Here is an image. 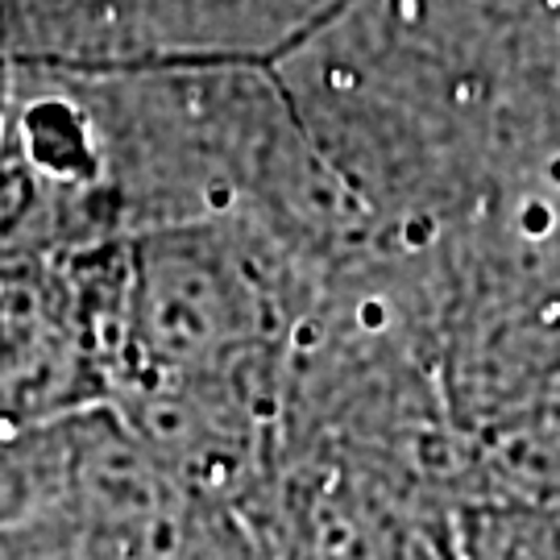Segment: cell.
Returning <instances> with one entry per match:
<instances>
[{
	"label": "cell",
	"mask_w": 560,
	"mask_h": 560,
	"mask_svg": "<svg viewBox=\"0 0 560 560\" xmlns=\"http://www.w3.org/2000/svg\"><path fill=\"white\" fill-rule=\"evenodd\" d=\"M453 560H457V557H453Z\"/></svg>",
	"instance_id": "3"
},
{
	"label": "cell",
	"mask_w": 560,
	"mask_h": 560,
	"mask_svg": "<svg viewBox=\"0 0 560 560\" xmlns=\"http://www.w3.org/2000/svg\"><path fill=\"white\" fill-rule=\"evenodd\" d=\"M457 560H560V506L469 499L444 523Z\"/></svg>",
	"instance_id": "2"
},
{
	"label": "cell",
	"mask_w": 560,
	"mask_h": 560,
	"mask_svg": "<svg viewBox=\"0 0 560 560\" xmlns=\"http://www.w3.org/2000/svg\"><path fill=\"white\" fill-rule=\"evenodd\" d=\"M266 71L386 245L560 187V0H337Z\"/></svg>",
	"instance_id": "1"
}]
</instances>
